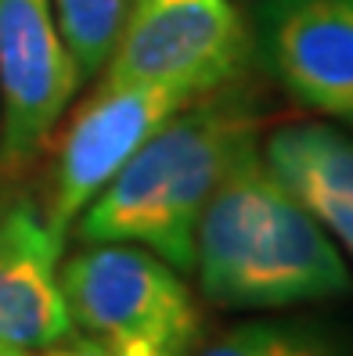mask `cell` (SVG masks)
Returning a JSON list of instances; mask_svg holds the SVG:
<instances>
[{"mask_svg": "<svg viewBox=\"0 0 353 356\" xmlns=\"http://www.w3.org/2000/svg\"><path fill=\"white\" fill-rule=\"evenodd\" d=\"M260 127L263 101L249 76L195 97L94 195L72 223V234L83 245H141L188 277L202 209L227 165L260 140Z\"/></svg>", "mask_w": 353, "mask_h": 356, "instance_id": "cell-1", "label": "cell"}, {"mask_svg": "<svg viewBox=\"0 0 353 356\" xmlns=\"http://www.w3.org/2000/svg\"><path fill=\"white\" fill-rule=\"evenodd\" d=\"M191 274L213 306L238 313L331 302L353 291L339 245L271 173L260 140L227 165L205 202Z\"/></svg>", "mask_w": 353, "mask_h": 356, "instance_id": "cell-2", "label": "cell"}, {"mask_svg": "<svg viewBox=\"0 0 353 356\" xmlns=\"http://www.w3.org/2000/svg\"><path fill=\"white\" fill-rule=\"evenodd\" d=\"M76 327L112 356H195L202 317L184 274L130 241H94L61 263Z\"/></svg>", "mask_w": 353, "mask_h": 356, "instance_id": "cell-3", "label": "cell"}, {"mask_svg": "<svg viewBox=\"0 0 353 356\" xmlns=\"http://www.w3.org/2000/svg\"><path fill=\"white\" fill-rule=\"evenodd\" d=\"M253 26L235 0H134L101 83H155L191 97L249 76Z\"/></svg>", "mask_w": 353, "mask_h": 356, "instance_id": "cell-4", "label": "cell"}, {"mask_svg": "<svg viewBox=\"0 0 353 356\" xmlns=\"http://www.w3.org/2000/svg\"><path fill=\"white\" fill-rule=\"evenodd\" d=\"M191 101V94L155 83H97L61 137L51 173L44 220L61 241L72 234L79 213L130 162V155Z\"/></svg>", "mask_w": 353, "mask_h": 356, "instance_id": "cell-5", "label": "cell"}, {"mask_svg": "<svg viewBox=\"0 0 353 356\" xmlns=\"http://www.w3.org/2000/svg\"><path fill=\"white\" fill-rule=\"evenodd\" d=\"M79 87L54 0H0V162L44 148Z\"/></svg>", "mask_w": 353, "mask_h": 356, "instance_id": "cell-6", "label": "cell"}, {"mask_svg": "<svg viewBox=\"0 0 353 356\" xmlns=\"http://www.w3.org/2000/svg\"><path fill=\"white\" fill-rule=\"evenodd\" d=\"M253 40L288 97L353 130V0H260Z\"/></svg>", "mask_w": 353, "mask_h": 356, "instance_id": "cell-7", "label": "cell"}, {"mask_svg": "<svg viewBox=\"0 0 353 356\" xmlns=\"http://www.w3.org/2000/svg\"><path fill=\"white\" fill-rule=\"evenodd\" d=\"M61 241L33 202L0 205V342L44 349L76 331L61 291Z\"/></svg>", "mask_w": 353, "mask_h": 356, "instance_id": "cell-8", "label": "cell"}, {"mask_svg": "<svg viewBox=\"0 0 353 356\" xmlns=\"http://www.w3.org/2000/svg\"><path fill=\"white\" fill-rule=\"evenodd\" d=\"M271 173L353 259V137L328 122H288L260 144Z\"/></svg>", "mask_w": 353, "mask_h": 356, "instance_id": "cell-9", "label": "cell"}, {"mask_svg": "<svg viewBox=\"0 0 353 356\" xmlns=\"http://www.w3.org/2000/svg\"><path fill=\"white\" fill-rule=\"evenodd\" d=\"M195 356H353V342L324 321L267 317L227 327Z\"/></svg>", "mask_w": 353, "mask_h": 356, "instance_id": "cell-10", "label": "cell"}, {"mask_svg": "<svg viewBox=\"0 0 353 356\" xmlns=\"http://www.w3.org/2000/svg\"><path fill=\"white\" fill-rule=\"evenodd\" d=\"M134 0H54V18L79 83L101 76Z\"/></svg>", "mask_w": 353, "mask_h": 356, "instance_id": "cell-11", "label": "cell"}, {"mask_svg": "<svg viewBox=\"0 0 353 356\" xmlns=\"http://www.w3.org/2000/svg\"><path fill=\"white\" fill-rule=\"evenodd\" d=\"M26 356H112V353L101 339H94V334H76L72 331L69 339H61L54 346H44V349H33Z\"/></svg>", "mask_w": 353, "mask_h": 356, "instance_id": "cell-12", "label": "cell"}, {"mask_svg": "<svg viewBox=\"0 0 353 356\" xmlns=\"http://www.w3.org/2000/svg\"><path fill=\"white\" fill-rule=\"evenodd\" d=\"M0 356H26V349H15V346H4V342H0Z\"/></svg>", "mask_w": 353, "mask_h": 356, "instance_id": "cell-13", "label": "cell"}, {"mask_svg": "<svg viewBox=\"0 0 353 356\" xmlns=\"http://www.w3.org/2000/svg\"><path fill=\"white\" fill-rule=\"evenodd\" d=\"M0 205H4V187H0Z\"/></svg>", "mask_w": 353, "mask_h": 356, "instance_id": "cell-14", "label": "cell"}]
</instances>
